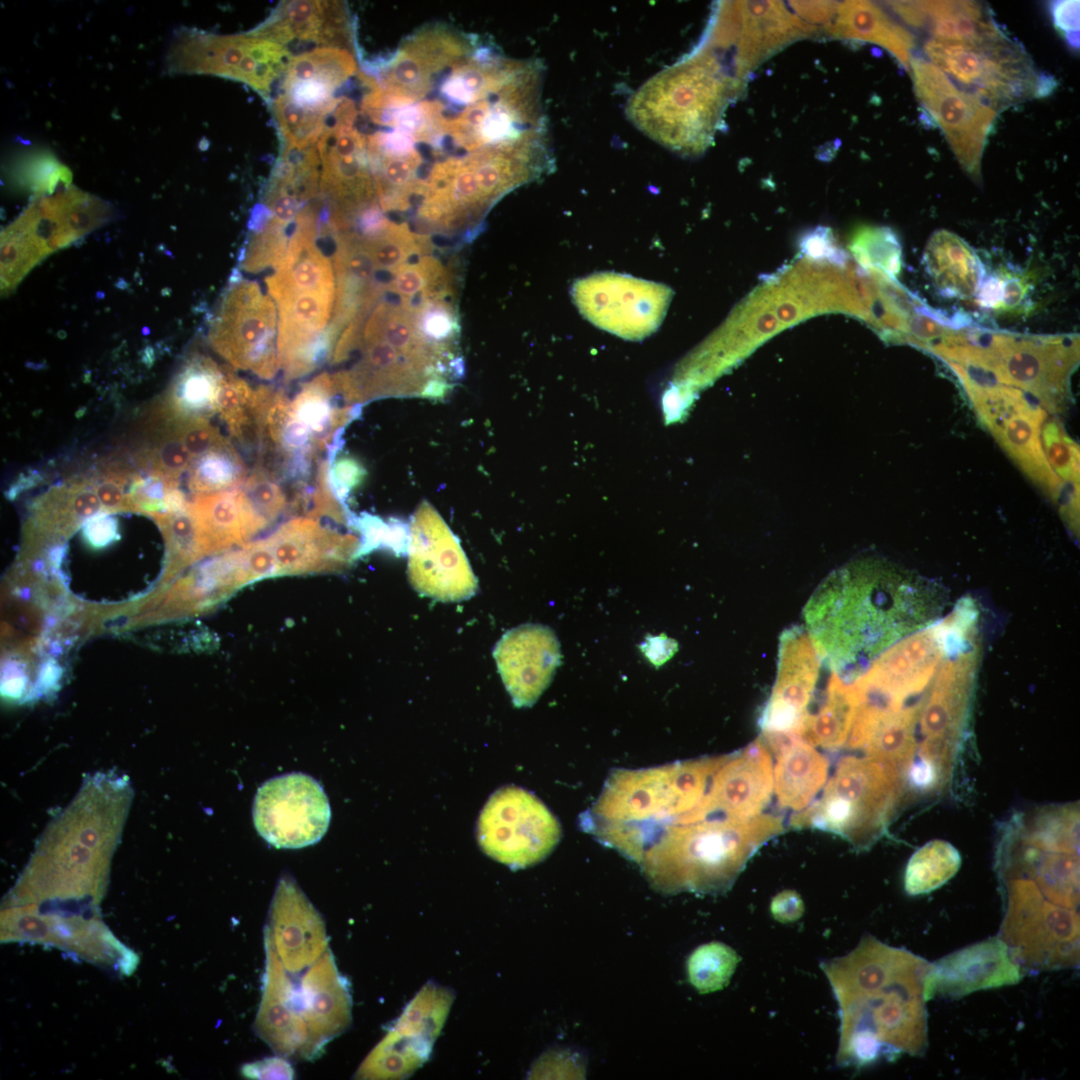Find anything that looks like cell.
<instances>
[{
	"mask_svg": "<svg viewBox=\"0 0 1080 1080\" xmlns=\"http://www.w3.org/2000/svg\"><path fill=\"white\" fill-rule=\"evenodd\" d=\"M426 269L427 264L423 267L401 265L392 271L393 277L389 288L404 297L422 293L427 280Z\"/></svg>",
	"mask_w": 1080,
	"mask_h": 1080,
	"instance_id": "7bdbcfd3",
	"label": "cell"
},
{
	"mask_svg": "<svg viewBox=\"0 0 1080 1080\" xmlns=\"http://www.w3.org/2000/svg\"><path fill=\"white\" fill-rule=\"evenodd\" d=\"M364 468L356 459L344 455L332 459L329 467V483L337 499L345 505L350 491L363 479Z\"/></svg>",
	"mask_w": 1080,
	"mask_h": 1080,
	"instance_id": "60d3db41",
	"label": "cell"
},
{
	"mask_svg": "<svg viewBox=\"0 0 1080 1080\" xmlns=\"http://www.w3.org/2000/svg\"><path fill=\"white\" fill-rule=\"evenodd\" d=\"M1054 25L1074 48L1079 46V1H1057L1052 4Z\"/></svg>",
	"mask_w": 1080,
	"mask_h": 1080,
	"instance_id": "b9f144b4",
	"label": "cell"
},
{
	"mask_svg": "<svg viewBox=\"0 0 1080 1080\" xmlns=\"http://www.w3.org/2000/svg\"><path fill=\"white\" fill-rule=\"evenodd\" d=\"M821 967L838 1003V1065L861 1068L926 1052L931 963L867 934L850 953Z\"/></svg>",
	"mask_w": 1080,
	"mask_h": 1080,
	"instance_id": "7a4b0ae2",
	"label": "cell"
},
{
	"mask_svg": "<svg viewBox=\"0 0 1080 1080\" xmlns=\"http://www.w3.org/2000/svg\"><path fill=\"white\" fill-rule=\"evenodd\" d=\"M493 655L516 707H530L538 700L561 657L555 633L540 624H524L506 632Z\"/></svg>",
	"mask_w": 1080,
	"mask_h": 1080,
	"instance_id": "e0dca14e",
	"label": "cell"
},
{
	"mask_svg": "<svg viewBox=\"0 0 1080 1080\" xmlns=\"http://www.w3.org/2000/svg\"><path fill=\"white\" fill-rule=\"evenodd\" d=\"M587 281L593 285V291L578 284L575 299L582 313L590 318L608 308L619 305L620 308L608 321L604 329L626 336L629 334H647L654 330L665 313L670 292L657 284L626 278L615 274H601Z\"/></svg>",
	"mask_w": 1080,
	"mask_h": 1080,
	"instance_id": "d6986e66",
	"label": "cell"
},
{
	"mask_svg": "<svg viewBox=\"0 0 1080 1080\" xmlns=\"http://www.w3.org/2000/svg\"><path fill=\"white\" fill-rule=\"evenodd\" d=\"M961 866L958 850L943 840L929 841L909 859L905 890L909 895L929 893L950 880Z\"/></svg>",
	"mask_w": 1080,
	"mask_h": 1080,
	"instance_id": "836d02e7",
	"label": "cell"
},
{
	"mask_svg": "<svg viewBox=\"0 0 1080 1080\" xmlns=\"http://www.w3.org/2000/svg\"><path fill=\"white\" fill-rule=\"evenodd\" d=\"M561 826L545 804L516 786L500 788L485 804L478 821L482 850L511 869L545 859L559 843Z\"/></svg>",
	"mask_w": 1080,
	"mask_h": 1080,
	"instance_id": "9c48e42d",
	"label": "cell"
},
{
	"mask_svg": "<svg viewBox=\"0 0 1080 1080\" xmlns=\"http://www.w3.org/2000/svg\"><path fill=\"white\" fill-rule=\"evenodd\" d=\"M117 216L107 201L65 186L37 197L1 232V292L11 293L51 253Z\"/></svg>",
	"mask_w": 1080,
	"mask_h": 1080,
	"instance_id": "5b68a950",
	"label": "cell"
},
{
	"mask_svg": "<svg viewBox=\"0 0 1080 1080\" xmlns=\"http://www.w3.org/2000/svg\"><path fill=\"white\" fill-rule=\"evenodd\" d=\"M308 972L302 981V1015L310 1023L309 1034L311 1030L326 1041L349 1025L350 994L329 949Z\"/></svg>",
	"mask_w": 1080,
	"mask_h": 1080,
	"instance_id": "d4e9b609",
	"label": "cell"
},
{
	"mask_svg": "<svg viewBox=\"0 0 1080 1080\" xmlns=\"http://www.w3.org/2000/svg\"><path fill=\"white\" fill-rule=\"evenodd\" d=\"M163 411L172 420L191 459H195L205 454L226 439L220 433L219 429L210 423L209 419L175 417L170 415L164 409Z\"/></svg>",
	"mask_w": 1080,
	"mask_h": 1080,
	"instance_id": "f35d334b",
	"label": "cell"
},
{
	"mask_svg": "<svg viewBox=\"0 0 1080 1080\" xmlns=\"http://www.w3.org/2000/svg\"><path fill=\"white\" fill-rule=\"evenodd\" d=\"M253 823L276 848L298 849L318 842L331 819L328 797L312 776L292 772L265 781L253 800Z\"/></svg>",
	"mask_w": 1080,
	"mask_h": 1080,
	"instance_id": "7c38bea8",
	"label": "cell"
},
{
	"mask_svg": "<svg viewBox=\"0 0 1080 1080\" xmlns=\"http://www.w3.org/2000/svg\"><path fill=\"white\" fill-rule=\"evenodd\" d=\"M804 911L801 897L792 890H785L777 894L771 902L773 917L782 922H792L801 917Z\"/></svg>",
	"mask_w": 1080,
	"mask_h": 1080,
	"instance_id": "7dc6e473",
	"label": "cell"
},
{
	"mask_svg": "<svg viewBox=\"0 0 1080 1080\" xmlns=\"http://www.w3.org/2000/svg\"><path fill=\"white\" fill-rule=\"evenodd\" d=\"M1023 975L1005 943L995 936L931 963L925 985L926 999L937 995L958 999L979 990L1017 984Z\"/></svg>",
	"mask_w": 1080,
	"mask_h": 1080,
	"instance_id": "ac0fdd59",
	"label": "cell"
},
{
	"mask_svg": "<svg viewBox=\"0 0 1080 1080\" xmlns=\"http://www.w3.org/2000/svg\"><path fill=\"white\" fill-rule=\"evenodd\" d=\"M117 521L108 515L92 516L83 528V536L91 547L99 549L116 540Z\"/></svg>",
	"mask_w": 1080,
	"mask_h": 1080,
	"instance_id": "ee69618b",
	"label": "cell"
},
{
	"mask_svg": "<svg viewBox=\"0 0 1080 1080\" xmlns=\"http://www.w3.org/2000/svg\"><path fill=\"white\" fill-rule=\"evenodd\" d=\"M924 51L962 90L994 110L1031 97H1043L1056 85L1037 72L1021 45L1006 37L986 43L931 39Z\"/></svg>",
	"mask_w": 1080,
	"mask_h": 1080,
	"instance_id": "8992f818",
	"label": "cell"
},
{
	"mask_svg": "<svg viewBox=\"0 0 1080 1080\" xmlns=\"http://www.w3.org/2000/svg\"><path fill=\"white\" fill-rule=\"evenodd\" d=\"M851 250L864 268L894 278L901 267V247L890 228L864 227L852 238Z\"/></svg>",
	"mask_w": 1080,
	"mask_h": 1080,
	"instance_id": "d590c367",
	"label": "cell"
},
{
	"mask_svg": "<svg viewBox=\"0 0 1080 1080\" xmlns=\"http://www.w3.org/2000/svg\"><path fill=\"white\" fill-rule=\"evenodd\" d=\"M889 5L906 23L927 29L934 39L986 43L1008 37L978 2L908 1Z\"/></svg>",
	"mask_w": 1080,
	"mask_h": 1080,
	"instance_id": "603a6c76",
	"label": "cell"
},
{
	"mask_svg": "<svg viewBox=\"0 0 1080 1080\" xmlns=\"http://www.w3.org/2000/svg\"><path fill=\"white\" fill-rule=\"evenodd\" d=\"M276 309L255 282H237L224 297L211 326L212 348L235 369L272 379L281 369Z\"/></svg>",
	"mask_w": 1080,
	"mask_h": 1080,
	"instance_id": "8fae6325",
	"label": "cell"
},
{
	"mask_svg": "<svg viewBox=\"0 0 1080 1080\" xmlns=\"http://www.w3.org/2000/svg\"><path fill=\"white\" fill-rule=\"evenodd\" d=\"M932 352L969 373L1017 388L1051 412L1070 399L1069 382L1079 361L1076 336H1021L971 330L947 333Z\"/></svg>",
	"mask_w": 1080,
	"mask_h": 1080,
	"instance_id": "277c9868",
	"label": "cell"
},
{
	"mask_svg": "<svg viewBox=\"0 0 1080 1080\" xmlns=\"http://www.w3.org/2000/svg\"><path fill=\"white\" fill-rule=\"evenodd\" d=\"M241 488L267 524L276 520L286 509L288 502L284 488L262 467L254 466Z\"/></svg>",
	"mask_w": 1080,
	"mask_h": 1080,
	"instance_id": "74e56055",
	"label": "cell"
},
{
	"mask_svg": "<svg viewBox=\"0 0 1080 1080\" xmlns=\"http://www.w3.org/2000/svg\"><path fill=\"white\" fill-rule=\"evenodd\" d=\"M889 790L888 779L878 767L845 757L821 796L793 815L790 825L829 831L860 847L870 841L868 833L883 822Z\"/></svg>",
	"mask_w": 1080,
	"mask_h": 1080,
	"instance_id": "30bf717a",
	"label": "cell"
},
{
	"mask_svg": "<svg viewBox=\"0 0 1080 1080\" xmlns=\"http://www.w3.org/2000/svg\"><path fill=\"white\" fill-rule=\"evenodd\" d=\"M927 271L947 297L969 298L979 289L983 268L971 248L958 236L940 230L931 237L924 253Z\"/></svg>",
	"mask_w": 1080,
	"mask_h": 1080,
	"instance_id": "83f0119b",
	"label": "cell"
},
{
	"mask_svg": "<svg viewBox=\"0 0 1080 1080\" xmlns=\"http://www.w3.org/2000/svg\"><path fill=\"white\" fill-rule=\"evenodd\" d=\"M453 999L451 990L427 983L363 1062L359 1075L397 1079L419 1068L429 1058Z\"/></svg>",
	"mask_w": 1080,
	"mask_h": 1080,
	"instance_id": "5bb4252c",
	"label": "cell"
},
{
	"mask_svg": "<svg viewBox=\"0 0 1080 1080\" xmlns=\"http://www.w3.org/2000/svg\"><path fill=\"white\" fill-rule=\"evenodd\" d=\"M1079 936L1078 911L1044 899L1031 883H1011L998 937L1023 972L1078 966Z\"/></svg>",
	"mask_w": 1080,
	"mask_h": 1080,
	"instance_id": "52a82bcc",
	"label": "cell"
},
{
	"mask_svg": "<svg viewBox=\"0 0 1080 1080\" xmlns=\"http://www.w3.org/2000/svg\"><path fill=\"white\" fill-rule=\"evenodd\" d=\"M762 737L738 752L726 754L715 772L713 791L732 818L760 815L773 793V762Z\"/></svg>",
	"mask_w": 1080,
	"mask_h": 1080,
	"instance_id": "44dd1931",
	"label": "cell"
},
{
	"mask_svg": "<svg viewBox=\"0 0 1080 1080\" xmlns=\"http://www.w3.org/2000/svg\"><path fill=\"white\" fill-rule=\"evenodd\" d=\"M267 953V978L257 1017L258 1029L275 1049L292 1054L307 1038V1028L293 1005V984L281 973V962L268 947Z\"/></svg>",
	"mask_w": 1080,
	"mask_h": 1080,
	"instance_id": "484cf974",
	"label": "cell"
},
{
	"mask_svg": "<svg viewBox=\"0 0 1080 1080\" xmlns=\"http://www.w3.org/2000/svg\"><path fill=\"white\" fill-rule=\"evenodd\" d=\"M224 368L202 354L190 356L174 376L159 405L170 415L209 419L217 413L216 400Z\"/></svg>",
	"mask_w": 1080,
	"mask_h": 1080,
	"instance_id": "4316f807",
	"label": "cell"
},
{
	"mask_svg": "<svg viewBox=\"0 0 1080 1080\" xmlns=\"http://www.w3.org/2000/svg\"><path fill=\"white\" fill-rule=\"evenodd\" d=\"M271 922L278 959L288 972L311 965L325 950L323 922L289 877L279 881L271 904Z\"/></svg>",
	"mask_w": 1080,
	"mask_h": 1080,
	"instance_id": "ffe728a7",
	"label": "cell"
},
{
	"mask_svg": "<svg viewBox=\"0 0 1080 1080\" xmlns=\"http://www.w3.org/2000/svg\"><path fill=\"white\" fill-rule=\"evenodd\" d=\"M950 367L958 375L982 423L1019 468L1057 502L1063 484L1047 461L1041 442L1045 411L1017 388L985 383L956 364Z\"/></svg>",
	"mask_w": 1080,
	"mask_h": 1080,
	"instance_id": "ba28073f",
	"label": "cell"
},
{
	"mask_svg": "<svg viewBox=\"0 0 1080 1080\" xmlns=\"http://www.w3.org/2000/svg\"><path fill=\"white\" fill-rule=\"evenodd\" d=\"M202 546L222 548L242 542L268 524L258 515L240 487L208 494H194L189 501Z\"/></svg>",
	"mask_w": 1080,
	"mask_h": 1080,
	"instance_id": "cb8c5ba5",
	"label": "cell"
},
{
	"mask_svg": "<svg viewBox=\"0 0 1080 1080\" xmlns=\"http://www.w3.org/2000/svg\"><path fill=\"white\" fill-rule=\"evenodd\" d=\"M146 442L137 455L140 469L179 485L188 472L191 456L170 417L155 403L145 421Z\"/></svg>",
	"mask_w": 1080,
	"mask_h": 1080,
	"instance_id": "1f68e13d",
	"label": "cell"
},
{
	"mask_svg": "<svg viewBox=\"0 0 1080 1080\" xmlns=\"http://www.w3.org/2000/svg\"><path fill=\"white\" fill-rule=\"evenodd\" d=\"M776 762L773 792L781 808L801 812L824 788L829 763L816 747L794 735H762Z\"/></svg>",
	"mask_w": 1080,
	"mask_h": 1080,
	"instance_id": "7402d4cb",
	"label": "cell"
},
{
	"mask_svg": "<svg viewBox=\"0 0 1080 1080\" xmlns=\"http://www.w3.org/2000/svg\"><path fill=\"white\" fill-rule=\"evenodd\" d=\"M242 1073L251 1079H292L294 1077L291 1065L278 1057L248 1063L243 1066Z\"/></svg>",
	"mask_w": 1080,
	"mask_h": 1080,
	"instance_id": "f6af8a7d",
	"label": "cell"
},
{
	"mask_svg": "<svg viewBox=\"0 0 1080 1080\" xmlns=\"http://www.w3.org/2000/svg\"><path fill=\"white\" fill-rule=\"evenodd\" d=\"M823 659L805 627L780 635L775 683L760 718L763 735H794L809 715Z\"/></svg>",
	"mask_w": 1080,
	"mask_h": 1080,
	"instance_id": "2e32d148",
	"label": "cell"
},
{
	"mask_svg": "<svg viewBox=\"0 0 1080 1080\" xmlns=\"http://www.w3.org/2000/svg\"><path fill=\"white\" fill-rule=\"evenodd\" d=\"M940 587L888 560L867 557L831 572L805 605L823 662L853 683L884 650L941 617Z\"/></svg>",
	"mask_w": 1080,
	"mask_h": 1080,
	"instance_id": "6da1fadb",
	"label": "cell"
},
{
	"mask_svg": "<svg viewBox=\"0 0 1080 1080\" xmlns=\"http://www.w3.org/2000/svg\"><path fill=\"white\" fill-rule=\"evenodd\" d=\"M837 7L836 20L830 28L832 34L879 44L904 67L909 66L914 38L882 9L865 1L844 2Z\"/></svg>",
	"mask_w": 1080,
	"mask_h": 1080,
	"instance_id": "f546056e",
	"label": "cell"
},
{
	"mask_svg": "<svg viewBox=\"0 0 1080 1080\" xmlns=\"http://www.w3.org/2000/svg\"><path fill=\"white\" fill-rule=\"evenodd\" d=\"M188 488L194 494H208L240 487L248 471L229 439L192 459L188 470Z\"/></svg>",
	"mask_w": 1080,
	"mask_h": 1080,
	"instance_id": "d6a6232c",
	"label": "cell"
},
{
	"mask_svg": "<svg viewBox=\"0 0 1080 1080\" xmlns=\"http://www.w3.org/2000/svg\"><path fill=\"white\" fill-rule=\"evenodd\" d=\"M424 335L433 341L444 340L455 330L454 320L445 309H430L421 319Z\"/></svg>",
	"mask_w": 1080,
	"mask_h": 1080,
	"instance_id": "bcb514c9",
	"label": "cell"
},
{
	"mask_svg": "<svg viewBox=\"0 0 1080 1080\" xmlns=\"http://www.w3.org/2000/svg\"><path fill=\"white\" fill-rule=\"evenodd\" d=\"M910 776L915 785L928 786L934 778V770L929 762H919L913 766Z\"/></svg>",
	"mask_w": 1080,
	"mask_h": 1080,
	"instance_id": "681fc988",
	"label": "cell"
},
{
	"mask_svg": "<svg viewBox=\"0 0 1080 1080\" xmlns=\"http://www.w3.org/2000/svg\"><path fill=\"white\" fill-rule=\"evenodd\" d=\"M408 577L417 592L445 602L466 600L478 587L457 539L429 509L412 522Z\"/></svg>",
	"mask_w": 1080,
	"mask_h": 1080,
	"instance_id": "9a60e30c",
	"label": "cell"
},
{
	"mask_svg": "<svg viewBox=\"0 0 1080 1080\" xmlns=\"http://www.w3.org/2000/svg\"><path fill=\"white\" fill-rule=\"evenodd\" d=\"M739 7L743 20L740 48L744 70L806 30L810 31L781 3L746 2Z\"/></svg>",
	"mask_w": 1080,
	"mask_h": 1080,
	"instance_id": "f1b7e54d",
	"label": "cell"
},
{
	"mask_svg": "<svg viewBox=\"0 0 1080 1080\" xmlns=\"http://www.w3.org/2000/svg\"><path fill=\"white\" fill-rule=\"evenodd\" d=\"M739 960L737 953L724 943L715 941L701 945L687 960L689 981L700 993L723 989Z\"/></svg>",
	"mask_w": 1080,
	"mask_h": 1080,
	"instance_id": "e575fe53",
	"label": "cell"
},
{
	"mask_svg": "<svg viewBox=\"0 0 1080 1080\" xmlns=\"http://www.w3.org/2000/svg\"><path fill=\"white\" fill-rule=\"evenodd\" d=\"M127 778L96 773L47 827L14 888L16 903L97 904L131 804Z\"/></svg>",
	"mask_w": 1080,
	"mask_h": 1080,
	"instance_id": "3957f363",
	"label": "cell"
},
{
	"mask_svg": "<svg viewBox=\"0 0 1080 1080\" xmlns=\"http://www.w3.org/2000/svg\"><path fill=\"white\" fill-rule=\"evenodd\" d=\"M800 247L801 252L813 260L830 261L837 265H843L847 260V255L836 245L832 231L826 227H817L805 234Z\"/></svg>",
	"mask_w": 1080,
	"mask_h": 1080,
	"instance_id": "ab89813d",
	"label": "cell"
},
{
	"mask_svg": "<svg viewBox=\"0 0 1080 1080\" xmlns=\"http://www.w3.org/2000/svg\"><path fill=\"white\" fill-rule=\"evenodd\" d=\"M909 65L917 99L945 134L964 170L978 178L996 110L959 88L931 62L912 56Z\"/></svg>",
	"mask_w": 1080,
	"mask_h": 1080,
	"instance_id": "4fadbf2b",
	"label": "cell"
},
{
	"mask_svg": "<svg viewBox=\"0 0 1080 1080\" xmlns=\"http://www.w3.org/2000/svg\"><path fill=\"white\" fill-rule=\"evenodd\" d=\"M1041 442L1046 459L1059 480L1079 491V448L1058 420L1043 422Z\"/></svg>",
	"mask_w": 1080,
	"mask_h": 1080,
	"instance_id": "8d00e7d4",
	"label": "cell"
},
{
	"mask_svg": "<svg viewBox=\"0 0 1080 1080\" xmlns=\"http://www.w3.org/2000/svg\"><path fill=\"white\" fill-rule=\"evenodd\" d=\"M858 696L852 684L843 682L834 672L829 678L824 698L816 712L809 713L800 737L814 747L836 750L848 740Z\"/></svg>",
	"mask_w": 1080,
	"mask_h": 1080,
	"instance_id": "4dcf8cb0",
	"label": "cell"
},
{
	"mask_svg": "<svg viewBox=\"0 0 1080 1080\" xmlns=\"http://www.w3.org/2000/svg\"><path fill=\"white\" fill-rule=\"evenodd\" d=\"M643 651L655 665L667 661L677 650V644L665 636L652 638L643 645Z\"/></svg>",
	"mask_w": 1080,
	"mask_h": 1080,
	"instance_id": "c3c4849f",
	"label": "cell"
}]
</instances>
